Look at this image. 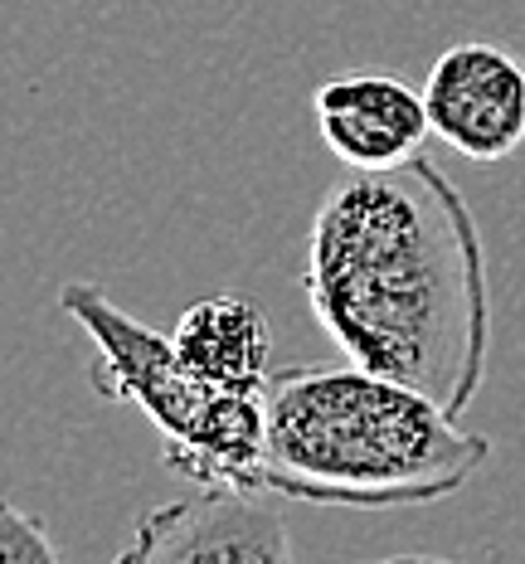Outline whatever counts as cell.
<instances>
[{"label": "cell", "mask_w": 525, "mask_h": 564, "mask_svg": "<svg viewBox=\"0 0 525 564\" xmlns=\"http://www.w3.org/2000/svg\"><path fill=\"white\" fill-rule=\"evenodd\" d=\"M428 127L467 161H506L525 147V58L467 40L434 58L424 78Z\"/></svg>", "instance_id": "4"}, {"label": "cell", "mask_w": 525, "mask_h": 564, "mask_svg": "<svg viewBox=\"0 0 525 564\" xmlns=\"http://www.w3.org/2000/svg\"><path fill=\"white\" fill-rule=\"evenodd\" d=\"M317 132L346 171L404 166L434 137L424 93L390 74H346L311 93Z\"/></svg>", "instance_id": "6"}, {"label": "cell", "mask_w": 525, "mask_h": 564, "mask_svg": "<svg viewBox=\"0 0 525 564\" xmlns=\"http://www.w3.org/2000/svg\"><path fill=\"white\" fill-rule=\"evenodd\" d=\"M302 288L317 326L356 366L472 409L492 350V292L472 205L434 161L350 171L307 229Z\"/></svg>", "instance_id": "1"}, {"label": "cell", "mask_w": 525, "mask_h": 564, "mask_svg": "<svg viewBox=\"0 0 525 564\" xmlns=\"http://www.w3.org/2000/svg\"><path fill=\"white\" fill-rule=\"evenodd\" d=\"M58 307L92 336V390L108 404H132L161 438V463L190 487L263 491V384L200 380L171 346L117 307L98 282H68Z\"/></svg>", "instance_id": "3"}, {"label": "cell", "mask_w": 525, "mask_h": 564, "mask_svg": "<svg viewBox=\"0 0 525 564\" xmlns=\"http://www.w3.org/2000/svg\"><path fill=\"white\" fill-rule=\"evenodd\" d=\"M492 438L438 399L346 366H287L263 384V497L311 507H434L486 467Z\"/></svg>", "instance_id": "2"}, {"label": "cell", "mask_w": 525, "mask_h": 564, "mask_svg": "<svg viewBox=\"0 0 525 564\" xmlns=\"http://www.w3.org/2000/svg\"><path fill=\"white\" fill-rule=\"evenodd\" d=\"M58 545L40 516L20 511L10 497H0V564H54Z\"/></svg>", "instance_id": "8"}, {"label": "cell", "mask_w": 525, "mask_h": 564, "mask_svg": "<svg viewBox=\"0 0 525 564\" xmlns=\"http://www.w3.org/2000/svg\"><path fill=\"white\" fill-rule=\"evenodd\" d=\"M171 346L200 380L215 384H267L273 332L259 302L243 292H209L190 302L171 326Z\"/></svg>", "instance_id": "7"}, {"label": "cell", "mask_w": 525, "mask_h": 564, "mask_svg": "<svg viewBox=\"0 0 525 564\" xmlns=\"http://www.w3.org/2000/svg\"><path fill=\"white\" fill-rule=\"evenodd\" d=\"M122 564H283L292 540L283 516L263 501V491L195 487L190 497L136 516L132 540L117 550Z\"/></svg>", "instance_id": "5"}]
</instances>
